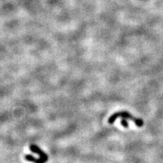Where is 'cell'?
I'll use <instances>...</instances> for the list:
<instances>
[{
	"mask_svg": "<svg viewBox=\"0 0 163 163\" xmlns=\"http://www.w3.org/2000/svg\"><path fill=\"white\" fill-rule=\"evenodd\" d=\"M118 117H122V118H125V119H130V120L133 121L135 122V124L139 127H141L143 125H144V121L142 120V119L135 118L134 116H132V115L130 114L127 112H120L114 114L112 116H111L109 118L108 122L110 124H113Z\"/></svg>",
	"mask_w": 163,
	"mask_h": 163,
	"instance_id": "obj_1",
	"label": "cell"
},
{
	"mask_svg": "<svg viewBox=\"0 0 163 163\" xmlns=\"http://www.w3.org/2000/svg\"><path fill=\"white\" fill-rule=\"evenodd\" d=\"M30 150L31 151V152H35V153L38 154V155H39V157H40L42 159H43V160H45L46 162L48 160V157L47 154L37 145H31L30 146Z\"/></svg>",
	"mask_w": 163,
	"mask_h": 163,
	"instance_id": "obj_2",
	"label": "cell"
},
{
	"mask_svg": "<svg viewBox=\"0 0 163 163\" xmlns=\"http://www.w3.org/2000/svg\"><path fill=\"white\" fill-rule=\"evenodd\" d=\"M25 159L26 160L33 162L34 163H45L46 162V161L43 160V159H42L41 158H39V159H37V158H35V157H33L32 155H30V154L25 155Z\"/></svg>",
	"mask_w": 163,
	"mask_h": 163,
	"instance_id": "obj_3",
	"label": "cell"
},
{
	"mask_svg": "<svg viewBox=\"0 0 163 163\" xmlns=\"http://www.w3.org/2000/svg\"><path fill=\"white\" fill-rule=\"evenodd\" d=\"M121 125L124 127H125V128H128L129 127V124L128 122H126L125 118H122V120H121Z\"/></svg>",
	"mask_w": 163,
	"mask_h": 163,
	"instance_id": "obj_4",
	"label": "cell"
}]
</instances>
